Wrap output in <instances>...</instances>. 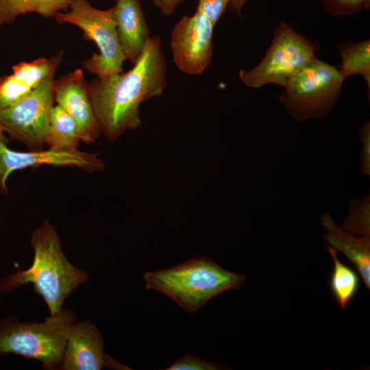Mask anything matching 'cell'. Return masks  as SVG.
Masks as SVG:
<instances>
[{
    "mask_svg": "<svg viewBox=\"0 0 370 370\" xmlns=\"http://www.w3.org/2000/svg\"><path fill=\"white\" fill-rule=\"evenodd\" d=\"M166 62L159 36H150L134 66L90 84V98L100 134L114 141L141 124L140 106L162 95L166 87Z\"/></svg>",
    "mask_w": 370,
    "mask_h": 370,
    "instance_id": "1",
    "label": "cell"
},
{
    "mask_svg": "<svg viewBox=\"0 0 370 370\" xmlns=\"http://www.w3.org/2000/svg\"><path fill=\"white\" fill-rule=\"evenodd\" d=\"M30 245L34 250L31 266L1 279L0 291L10 293L31 283L43 298L49 314H54L77 288L88 281V275L69 261L62 250L58 233L48 220L33 231Z\"/></svg>",
    "mask_w": 370,
    "mask_h": 370,
    "instance_id": "2",
    "label": "cell"
},
{
    "mask_svg": "<svg viewBox=\"0 0 370 370\" xmlns=\"http://www.w3.org/2000/svg\"><path fill=\"white\" fill-rule=\"evenodd\" d=\"M146 288L159 291L188 313L197 312L212 298L241 288L245 275L227 271L205 257L144 274Z\"/></svg>",
    "mask_w": 370,
    "mask_h": 370,
    "instance_id": "3",
    "label": "cell"
},
{
    "mask_svg": "<svg viewBox=\"0 0 370 370\" xmlns=\"http://www.w3.org/2000/svg\"><path fill=\"white\" fill-rule=\"evenodd\" d=\"M77 321L71 308H62L42 322L0 319V356L14 354L34 359L47 370H60L70 330Z\"/></svg>",
    "mask_w": 370,
    "mask_h": 370,
    "instance_id": "4",
    "label": "cell"
},
{
    "mask_svg": "<svg viewBox=\"0 0 370 370\" xmlns=\"http://www.w3.org/2000/svg\"><path fill=\"white\" fill-rule=\"evenodd\" d=\"M69 9L55 16L57 23L77 26L83 31L84 40L94 41L99 51L83 62L84 67L98 77L123 72L125 59L119 42L112 7L102 10L94 8L88 0H71Z\"/></svg>",
    "mask_w": 370,
    "mask_h": 370,
    "instance_id": "5",
    "label": "cell"
},
{
    "mask_svg": "<svg viewBox=\"0 0 370 370\" xmlns=\"http://www.w3.org/2000/svg\"><path fill=\"white\" fill-rule=\"evenodd\" d=\"M343 81L337 68L315 58L288 82L280 101L296 121L324 118L340 95Z\"/></svg>",
    "mask_w": 370,
    "mask_h": 370,
    "instance_id": "6",
    "label": "cell"
},
{
    "mask_svg": "<svg viewBox=\"0 0 370 370\" xmlns=\"http://www.w3.org/2000/svg\"><path fill=\"white\" fill-rule=\"evenodd\" d=\"M317 45L296 33L282 21L262 61L250 70H241L239 77L247 86L259 88L267 84L286 87L288 82L315 58Z\"/></svg>",
    "mask_w": 370,
    "mask_h": 370,
    "instance_id": "7",
    "label": "cell"
},
{
    "mask_svg": "<svg viewBox=\"0 0 370 370\" xmlns=\"http://www.w3.org/2000/svg\"><path fill=\"white\" fill-rule=\"evenodd\" d=\"M56 71L29 95L0 110V124L4 132L32 151L41 150L46 144L55 102L53 83Z\"/></svg>",
    "mask_w": 370,
    "mask_h": 370,
    "instance_id": "8",
    "label": "cell"
},
{
    "mask_svg": "<svg viewBox=\"0 0 370 370\" xmlns=\"http://www.w3.org/2000/svg\"><path fill=\"white\" fill-rule=\"evenodd\" d=\"M214 25L201 12L184 16L174 25L170 46L178 70L188 75L202 74L213 55Z\"/></svg>",
    "mask_w": 370,
    "mask_h": 370,
    "instance_id": "9",
    "label": "cell"
},
{
    "mask_svg": "<svg viewBox=\"0 0 370 370\" xmlns=\"http://www.w3.org/2000/svg\"><path fill=\"white\" fill-rule=\"evenodd\" d=\"M42 164L76 166L87 172L99 171L104 168L102 160L96 153L50 149L22 152L12 150L7 147V143L0 142V192H8L6 181L12 172Z\"/></svg>",
    "mask_w": 370,
    "mask_h": 370,
    "instance_id": "10",
    "label": "cell"
},
{
    "mask_svg": "<svg viewBox=\"0 0 370 370\" xmlns=\"http://www.w3.org/2000/svg\"><path fill=\"white\" fill-rule=\"evenodd\" d=\"M55 101L74 120L81 141L92 143L100 135L90 98V84L77 69L54 79Z\"/></svg>",
    "mask_w": 370,
    "mask_h": 370,
    "instance_id": "11",
    "label": "cell"
},
{
    "mask_svg": "<svg viewBox=\"0 0 370 370\" xmlns=\"http://www.w3.org/2000/svg\"><path fill=\"white\" fill-rule=\"evenodd\" d=\"M100 330L92 321L83 320L71 327L60 370H100L107 354Z\"/></svg>",
    "mask_w": 370,
    "mask_h": 370,
    "instance_id": "12",
    "label": "cell"
},
{
    "mask_svg": "<svg viewBox=\"0 0 370 370\" xmlns=\"http://www.w3.org/2000/svg\"><path fill=\"white\" fill-rule=\"evenodd\" d=\"M63 52L47 59L21 62L12 68V73L0 77V110L16 103L36 88L62 62Z\"/></svg>",
    "mask_w": 370,
    "mask_h": 370,
    "instance_id": "13",
    "label": "cell"
},
{
    "mask_svg": "<svg viewBox=\"0 0 370 370\" xmlns=\"http://www.w3.org/2000/svg\"><path fill=\"white\" fill-rule=\"evenodd\" d=\"M112 7L119 42L125 57L132 64L140 58L150 36L139 0H116Z\"/></svg>",
    "mask_w": 370,
    "mask_h": 370,
    "instance_id": "14",
    "label": "cell"
},
{
    "mask_svg": "<svg viewBox=\"0 0 370 370\" xmlns=\"http://www.w3.org/2000/svg\"><path fill=\"white\" fill-rule=\"evenodd\" d=\"M321 222L327 233L323 234L328 245L343 254L360 273L368 289L370 288V238L356 237L338 227L331 216L325 213Z\"/></svg>",
    "mask_w": 370,
    "mask_h": 370,
    "instance_id": "15",
    "label": "cell"
},
{
    "mask_svg": "<svg viewBox=\"0 0 370 370\" xmlns=\"http://www.w3.org/2000/svg\"><path fill=\"white\" fill-rule=\"evenodd\" d=\"M71 0H0V27L12 23L18 16L36 12L45 17H55L67 11Z\"/></svg>",
    "mask_w": 370,
    "mask_h": 370,
    "instance_id": "16",
    "label": "cell"
},
{
    "mask_svg": "<svg viewBox=\"0 0 370 370\" xmlns=\"http://www.w3.org/2000/svg\"><path fill=\"white\" fill-rule=\"evenodd\" d=\"M80 141L74 120L60 106H53L46 140L49 149L57 151H76Z\"/></svg>",
    "mask_w": 370,
    "mask_h": 370,
    "instance_id": "17",
    "label": "cell"
},
{
    "mask_svg": "<svg viewBox=\"0 0 370 370\" xmlns=\"http://www.w3.org/2000/svg\"><path fill=\"white\" fill-rule=\"evenodd\" d=\"M334 260V268L330 278L331 291L342 309L347 308L357 293L360 280L357 273L343 263L337 257V251L325 243Z\"/></svg>",
    "mask_w": 370,
    "mask_h": 370,
    "instance_id": "18",
    "label": "cell"
},
{
    "mask_svg": "<svg viewBox=\"0 0 370 370\" xmlns=\"http://www.w3.org/2000/svg\"><path fill=\"white\" fill-rule=\"evenodd\" d=\"M342 58L340 73L344 80L349 76L359 74L364 77L370 90V42L358 43L347 42L339 47Z\"/></svg>",
    "mask_w": 370,
    "mask_h": 370,
    "instance_id": "19",
    "label": "cell"
},
{
    "mask_svg": "<svg viewBox=\"0 0 370 370\" xmlns=\"http://www.w3.org/2000/svg\"><path fill=\"white\" fill-rule=\"evenodd\" d=\"M370 197H354L349 202V214L341 228L353 235H370Z\"/></svg>",
    "mask_w": 370,
    "mask_h": 370,
    "instance_id": "20",
    "label": "cell"
},
{
    "mask_svg": "<svg viewBox=\"0 0 370 370\" xmlns=\"http://www.w3.org/2000/svg\"><path fill=\"white\" fill-rule=\"evenodd\" d=\"M224 365L206 361L193 354H185L177 359L166 370H217L224 369Z\"/></svg>",
    "mask_w": 370,
    "mask_h": 370,
    "instance_id": "21",
    "label": "cell"
},
{
    "mask_svg": "<svg viewBox=\"0 0 370 370\" xmlns=\"http://www.w3.org/2000/svg\"><path fill=\"white\" fill-rule=\"evenodd\" d=\"M326 10L336 16L352 15L369 7L370 0H322Z\"/></svg>",
    "mask_w": 370,
    "mask_h": 370,
    "instance_id": "22",
    "label": "cell"
},
{
    "mask_svg": "<svg viewBox=\"0 0 370 370\" xmlns=\"http://www.w3.org/2000/svg\"><path fill=\"white\" fill-rule=\"evenodd\" d=\"M232 0H199L197 11L203 13L214 25Z\"/></svg>",
    "mask_w": 370,
    "mask_h": 370,
    "instance_id": "23",
    "label": "cell"
},
{
    "mask_svg": "<svg viewBox=\"0 0 370 370\" xmlns=\"http://www.w3.org/2000/svg\"><path fill=\"white\" fill-rule=\"evenodd\" d=\"M359 135L362 143L360 170L362 174L370 175V123L367 121L361 127Z\"/></svg>",
    "mask_w": 370,
    "mask_h": 370,
    "instance_id": "24",
    "label": "cell"
},
{
    "mask_svg": "<svg viewBox=\"0 0 370 370\" xmlns=\"http://www.w3.org/2000/svg\"><path fill=\"white\" fill-rule=\"evenodd\" d=\"M153 5L159 10L161 14L170 16L173 15L177 7L184 0H151Z\"/></svg>",
    "mask_w": 370,
    "mask_h": 370,
    "instance_id": "25",
    "label": "cell"
},
{
    "mask_svg": "<svg viewBox=\"0 0 370 370\" xmlns=\"http://www.w3.org/2000/svg\"><path fill=\"white\" fill-rule=\"evenodd\" d=\"M248 0H232L229 4L230 8L241 16L242 9Z\"/></svg>",
    "mask_w": 370,
    "mask_h": 370,
    "instance_id": "26",
    "label": "cell"
},
{
    "mask_svg": "<svg viewBox=\"0 0 370 370\" xmlns=\"http://www.w3.org/2000/svg\"><path fill=\"white\" fill-rule=\"evenodd\" d=\"M4 130L0 124V142H3L8 144V139L4 135Z\"/></svg>",
    "mask_w": 370,
    "mask_h": 370,
    "instance_id": "27",
    "label": "cell"
}]
</instances>
